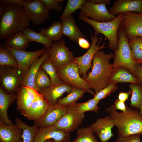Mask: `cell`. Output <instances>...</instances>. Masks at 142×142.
<instances>
[{
  "mask_svg": "<svg viewBox=\"0 0 142 142\" xmlns=\"http://www.w3.org/2000/svg\"><path fill=\"white\" fill-rule=\"evenodd\" d=\"M129 87L132 92L130 105L139 110L142 104V85L139 84L131 83Z\"/></svg>",
  "mask_w": 142,
  "mask_h": 142,
  "instance_id": "cell-35",
  "label": "cell"
},
{
  "mask_svg": "<svg viewBox=\"0 0 142 142\" xmlns=\"http://www.w3.org/2000/svg\"><path fill=\"white\" fill-rule=\"evenodd\" d=\"M23 130L16 124L8 125L0 123V142H22Z\"/></svg>",
  "mask_w": 142,
  "mask_h": 142,
  "instance_id": "cell-22",
  "label": "cell"
},
{
  "mask_svg": "<svg viewBox=\"0 0 142 142\" xmlns=\"http://www.w3.org/2000/svg\"><path fill=\"white\" fill-rule=\"evenodd\" d=\"M49 55L48 50L39 58H38L31 65L26 73L23 75V79L21 85L33 88L38 92L35 84V78L37 73L44 61Z\"/></svg>",
  "mask_w": 142,
  "mask_h": 142,
  "instance_id": "cell-23",
  "label": "cell"
},
{
  "mask_svg": "<svg viewBox=\"0 0 142 142\" xmlns=\"http://www.w3.org/2000/svg\"><path fill=\"white\" fill-rule=\"evenodd\" d=\"M119 82L139 84L135 76L128 69L123 67H119L114 69L109 84Z\"/></svg>",
  "mask_w": 142,
  "mask_h": 142,
  "instance_id": "cell-26",
  "label": "cell"
},
{
  "mask_svg": "<svg viewBox=\"0 0 142 142\" xmlns=\"http://www.w3.org/2000/svg\"><path fill=\"white\" fill-rule=\"evenodd\" d=\"M139 110L140 111L139 113L142 116V104L140 107Z\"/></svg>",
  "mask_w": 142,
  "mask_h": 142,
  "instance_id": "cell-51",
  "label": "cell"
},
{
  "mask_svg": "<svg viewBox=\"0 0 142 142\" xmlns=\"http://www.w3.org/2000/svg\"><path fill=\"white\" fill-rule=\"evenodd\" d=\"M128 39L142 36V15L133 12L124 13L120 24Z\"/></svg>",
  "mask_w": 142,
  "mask_h": 142,
  "instance_id": "cell-14",
  "label": "cell"
},
{
  "mask_svg": "<svg viewBox=\"0 0 142 142\" xmlns=\"http://www.w3.org/2000/svg\"><path fill=\"white\" fill-rule=\"evenodd\" d=\"M118 36L119 44L118 48L114 53V61L112 64L113 68L114 69L119 67H124L134 76L136 65L138 63L133 58L129 43V39L125 35L120 25L118 29Z\"/></svg>",
  "mask_w": 142,
  "mask_h": 142,
  "instance_id": "cell-5",
  "label": "cell"
},
{
  "mask_svg": "<svg viewBox=\"0 0 142 142\" xmlns=\"http://www.w3.org/2000/svg\"><path fill=\"white\" fill-rule=\"evenodd\" d=\"M134 76L137 79L139 84L142 85V65L138 63L136 65V69Z\"/></svg>",
  "mask_w": 142,
  "mask_h": 142,
  "instance_id": "cell-45",
  "label": "cell"
},
{
  "mask_svg": "<svg viewBox=\"0 0 142 142\" xmlns=\"http://www.w3.org/2000/svg\"><path fill=\"white\" fill-rule=\"evenodd\" d=\"M23 7L25 12L34 25L42 24L49 17V11L40 0H26Z\"/></svg>",
  "mask_w": 142,
  "mask_h": 142,
  "instance_id": "cell-13",
  "label": "cell"
},
{
  "mask_svg": "<svg viewBox=\"0 0 142 142\" xmlns=\"http://www.w3.org/2000/svg\"><path fill=\"white\" fill-rule=\"evenodd\" d=\"M93 3L97 4H105L106 6H108L110 4L111 0H90Z\"/></svg>",
  "mask_w": 142,
  "mask_h": 142,
  "instance_id": "cell-48",
  "label": "cell"
},
{
  "mask_svg": "<svg viewBox=\"0 0 142 142\" xmlns=\"http://www.w3.org/2000/svg\"><path fill=\"white\" fill-rule=\"evenodd\" d=\"M23 32L29 42H35L42 44L48 50L51 47L52 41L43 34L39 32L37 33L29 28H27Z\"/></svg>",
  "mask_w": 142,
  "mask_h": 142,
  "instance_id": "cell-29",
  "label": "cell"
},
{
  "mask_svg": "<svg viewBox=\"0 0 142 142\" xmlns=\"http://www.w3.org/2000/svg\"><path fill=\"white\" fill-rule=\"evenodd\" d=\"M15 123L23 130L22 142H33L34 136L38 129V126L35 125L32 126H29L18 117L15 118Z\"/></svg>",
  "mask_w": 142,
  "mask_h": 142,
  "instance_id": "cell-30",
  "label": "cell"
},
{
  "mask_svg": "<svg viewBox=\"0 0 142 142\" xmlns=\"http://www.w3.org/2000/svg\"><path fill=\"white\" fill-rule=\"evenodd\" d=\"M103 38L102 36L98 38L97 36H93L92 32L90 35L91 44L90 47L83 55L75 57V62L79 68L80 75L84 80L87 77L88 71L92 68V61L94 54L100 49L108 47L106 46L108 44L105 43V40L100 45L103 41Z\"/></svg>",
  "mask_w": 142,
  "mask_h": 142,
  "instance_id": "cell-7",
  "label": "cell"
},
{
  "mask_svg": "<svg viewBox=\"0 0 142 142\" xmlns=\"http://www.w3.org/2000/svg\"><path fill=\"white\" fill-rule=\"evenodd\" d=\"M67 106H63L58 103L50 105L45 113L39 119L34 121V125L38 128L53 125L64 115Z\"/></svg>",
  "mask_w": 142,
  "mask_h": 142,
  "instance_id": "cell-16",
  "label": "cell"
},
{
  "mask_svg": "<svg viewBox=\"0 0 142 142\" xmlns=\"http://www.w3.org/2000/svg\"><path fill=\"white\" fill-rule=\"evenodd\" d=\"M6 46L15 58L17 65V69L23 75L27 72L31 64L48 50L44 47L36 51H27L17 50Z\"/></svg>",
  "mask_w": 142,
  "mask_h": 142,
  "instance_id": "cell-12",
  "label": "cell"
},
{
  "mask_svg": "<svg viewBox=\"0 0 142 142\" xmlns=\"http://www.w3.org/2000/svg\"><path fill=\"white\" fill-rule=\"evenodd\" d=\"M0 18L1 40L6 39L17 33L23 31L29 28L31 22L23 7L22 6H6Z\"/></svg>",
  "mask_w": 142,
  "mask_h": 142,
  "instance_id": "cell-3",
  "label": "cell"
},
{
  "mask_svg": "<svg viewBox=\"0 0 142 142\" xmlns=\"http://www.w3.org/2000/svg\"><path fill=\"white\" fill-rule=\"evenodd\" d=\"M131 93V90L126 92H123L121 91L119 93L118 99L121 102H125L128 100L129 96Z\"/></svg>",
  "mask_w": 142,
  "mask_h": 142,
  "instance_id": "cell-46",
  "label": "cell"
},
{
  "mask_svg": "<svg viewBox=\"0 0 142 142\" xmlns=\"http://www.w3.org/2000/svg\"><path fill=\"white\" fill-rule=\"evenodd\" d=\"M99 102L93 98L84 102L75 103L74 104L77 111L80 113L88 111L97 113L99 109L98 104Z\"/></svg>",
  "mask_w": 142,
  "mask_h": 142,
  "instance_id": "cell-38",
  "label": "cell"
},
{
  "mask_svg": "<svg viewBox=\"0 0 142 142\" xmlns=\"http://www.w3.org/2000/svg\"><path fill=\"white\" fill-rule=\"evenodd\" d=\"M49 105L42 95L33 102L26 118L34 121L38 120L45 113Z\"/></svg>",
  "mask_w": 142,
  "mask_h": 142,
  "instance_id": "cell-25",
  "label": "cell"
},
{
  "mask_svg": "<svg viewBox=\"0 0 142 142\" xmlns=\"http://www.w3.org/2000/svg\"><path fill=\"white\" fill-rule=\"evenodd\" d=\"M80 9L79 16L90 17L98 22H109L116 17L109 13L105 4H95L90 0H86Z\"/></svg>",
  "mask_w": 142,
  "mask_h": 142,
  "instance_id": "cell-11",
  "label": "cell"
},
{
  "mask_svg": "<svg viewBox=\"0 0 142 142\" xmlns=\"http://www.w3.org/2000/svg\"><path fill=\"white\" fill-rule=\"evenodd\" d=\"M16 98V93H8L0 87V123L8 125L13 124L8 116V110Z\"/></svg>",
  "mask_w": 142,
  "mask_h": 142,
  "instance_id": "cell-24",
  "label": "cell"
},
{
  "mask_svg": "<svg viewBox=\"0 0 142 142\" xmlns=\"http://www.w3.org/2000/svg\"><path fill=\"white\" fill-rule=\"evenodd\" d=\"M48 50L49 56L57 68L67 65L75 61L73 53L66 45L65 41L63 39L52 43Z\"/></svg>",
  "mask_w": 142,
  "mask_h": 142,
  "instance_id": "cell-9",
  "label": "cell"
},
{
  "mask_svg": "<svg viewBox=\"0 0 142 142\" xmlns=\"http://www.w3.org/2000/svg\"><path fill=\"white\" fill-rule=\"evenodd\" d=\"M84 118V114L77 111L73 104L67 106L65 114L54 125L59 129L70 133L78 128Z\"/></svg>",
  "mask_w": 142,
  "mask_h": 142,
  "instance_id": "cell-10",
  "label": "cell"
},
{
  "mask_svg": "<svg viewBox=\"0 0 142 142\" xmlns=\"http://www.w3.org/2000/svg\"><path fill=\"white\" fill-rule=\"evenodd\" d=\"M34 81L35 85L39 92L41 89L47 88L52 84L50 77L41 66L37 73Z\"/></svg>",
  "mask_w": 142,
  "mask_h": 142,
  "instance_id": "cell-36",
  "label": "cell"
},
{
  "mask_svg": "<svg viewBox=\"0 0 142 142\" xmlns=\"http://www.w3.org/2000/svg\"><path fill=\"white\" fill-rule=\"evenodd\" d=\"M57 0L58 2L60 4L61 3L64 1V0Z\"/></svg>",
  "mask_w": 142,
  "mask_h": 142,
  "instance_id": "cell-52",
  "label": "cell"
},
{
  "mask_svg": "<svg viewBox=\"0 0 142 142\" xmlns=\"http://www.w3.org/2000/svg\"><path fill=\"white\" fill-rule=\"evenodd\" d=\"M116 84L117 83H110L106 87L95 93L93 98L99 101L101 100L106 97L111 93L118 89Z\"/></svg>",
  "mask_w": 142,
  "mask_h": 142,
  "instance_id": "cell-40",
  "label": "cell"
},
{
  "mask_svg": "<svg viewBox=\"0 0 142 142\" xmlns=\"http://www.w3.org/2000/svg\"><path fill=\"white\" fill-rule=\"evenodd\" d=\"M70 133L57 129L54 125L38 128L33 139V142H44L52 139L57 142H68L70 141Z\"/></svg>",
  "mask_w": 142,
  "mask_h": 142,
  "instance_id": "cell-17",
  "label": "cell"
},
{
  "mask_svg": "<svg viewBox=\"0 0 142 142\" xmlns=\"http://www.w3.org/2000/svg\"><path fill=\"white\" fill-rule=\"evenodd\" d=\"M61 21L62 34L66 36L70 40L78 43L79 38H86L85 36L77 26L72 15L65 18Z\"/></svg>",
  "mask_w": 142,
  "mask_h": 142,
  "instance_id": "cell-21",
  "label": "cell"
},
{
  "mask_svg": "<svg viewBox=\"0 0 142 142\" xmlns=\"http://www.w3.org/2000/svg\"><path fill=\"white\" fill-rule=\"evenodd\" d=\"M108 11L115 16L120 13L130 12L140 14L142 12V0H116Z\"/></svg>",
  "mask_w": 142,
  "mask_h": 142,
  "instance_id": "cell-20",
  "label": "cell"
},
{
  "mask_svg": "<svg viewBox=\"0 0 142 142\" xmlns=\"http://www.w3.org/2000/svg\"><path fill=\"white\" fill-rule=\"evenodd\" d=\"M73 87L62 82L58 84H52L49 87L41 89L39 93L49 105L57 103L58 99L64 93H69Z\"/></svg>",
  "mask_w": 142,
  "mask_h": 142,
  "instance_id": "cell-19",
  "label": "cell"
},
{
  "mask_svg": "<svg viewBox=\"0 0 142 142\" xmlns=\"http://www.w3.org/2000/svg\"><path fill=\"white\" fill-rule=\"evenodd\" d=\"M78 44L80 47L85 49H89L91 45L86 38H83L79 39Z\"/></svg>",
  "mask_w": 142,
  "mask_h": 142,
  "instance_id": "cell-47",
  "label": "cell"
},
{
  "mask_svg": "<svg viewBox=\"0 0 142 142\" xmlns=\"http://www.w3.org/2000/svg\"><path fill=\"white\" fill-rule=\"evenodd\" d=\"M86 92L84 90L73 87L69 94L63 98H59L57 103L66 106L73 104L82 98Z\"/></svg>",
  "mask_w": 142,
  "mask_h": 142,
  "instance_id": "cell-31",
  "label": "cell"
},
{
  "mask_svg": "<svg viewBox=\"0 0 142 142\" xmlns=\"http://www.w3.org/2000/svg\"><path fill=\"white\" fill-rule=\"evenodd\" d=\"M46 8L49 11L55 10L60 11L63 9V6L57 0H40Z\"/></svg>",
  "mask_w": 142,
  "mask_h": 142,
  "instance_id": "cell-41",
  "label": "cell"
},
{
  "mask_svg": "<svg viewBox=\"0 0 142 142\" xmlns=\"http://www.w3.org/2000/svg\"><path fill=\"white\" fill-rule=\"evenodd\" d=\"M57 68L58 75L62 82L73 87L84 90L92 95L95 94L94 91L91 90L86 82L80 77L78 66L75 61Z\"/></svg>",
  "mask_w": 142,
  "mask_h": 142,
  "instance_id": "cell-6",
  "label": "cell"
},
{
  "mask_svg": "<svg viewBox=\"0 0 142 142\" xmlns=\"http://www.w3.org/2000/svg\"><path fill=\"white\" fill-rule=\"evenodd\" d=\"M141 135L136 134L126 137L118 136L115 142H141L140 140Z\"/></svg>",
  "mask_w": 142,
  "mask_h": 142,
  "instance_id": "cell-42",
  "label": "cell"
},
{
  "mask_svg": "<svg viewBox=\"0 0 142 142\" xmlns=\"http://www.w3.org/2000/svg\"><path fill=\"white\" fill-rule=\"evenodd\" d=\"M29 42L23 32L14 34L6 38L4 43L6 46L17 50H25Z\"/></svg>",
  "mask_w": 142,
  "mask_h": 142,
  "instance_id": "cell-27",
  "label": "cell"
},
{
  "mask_svg": "<svg viewBox=\"0 0 142 142\" xmlns=\"http://www.w3.org/2000/svg\"><path fill=\"white\" fill-rule=\"evenodd\" d=\"M105 110L117 127L118 136L126 137L142 134V116L137 109L134 110L127 106L126 112H119L113 105Z\"/></svg>",
  "mask_w": 142,
  "mask_h": 142,
  "instance_id": "cell-2",
  "label": "cell"
},
{
  "mask_svg": "<svg viewBox=\"0 0 142 142\" xmlns=\"http://www.w3.org/2000/svg\"><path fill=\"white\" fill-rule=\"evenodd\" d=\"M86 0H68L65 9L60 17V20L72 15L77 10L80 9Z\"/></svg>",
  "mask_w": 142,
  "mask_h": 142,
  "instance_id": "cell-39",
  "label": "cell"
},
{
  "mask_svg": "<svg viewBox=\"0 0 142 142\" xmlns=\"http://www.w3.org/2000/svg\"><path fill=\"white\" fill-rule=\"evenodd\" d=\"M44 142H57L55 141V140H54L53 139H48L46 140Z\"/></svg>",
  "mask_w": 142,
  "mask_h": 142,
  "instance_id": "cell-50",
  "label": "cell"
},
{
  "mask_svg": "<svg viewBox=\"0 0 142 142\" xmlns=\"http://www.w3.org/2000/svg\"><path fill=\"white\" fill-rule=\"evenodd\" d=\"M133 58L138 63L142 64V36H137L128 40Z\"/></svg>",
  "mask_w": 142,
  "mask_h": 142,
  "instance_id": "cell-33",
  "label": "cell"
},
{
  "mask_svg": "<svg viewBox=\"0 0 142 142\" xmlns=\"http://www.w3.org/2000/svg\"><path fill=\"white\" fill-rule=\"evenodd\" d=\"M68 142H72L70 141H68Z\"/></svg>",
  "mask_w": 142,
  "mask_h": 142,
  "instance_id": "cell-53",
  "label": "cell"
},
{
  "mask_svg": "<svg viewBox=\"0 0 142 142\" xmlns=\"http://www.w3.org/2000/svg\"><path fill=\"white\" fill-rule=\"evenodd\" d=\"M141 65H142V64H141Z\"/></svg>",
  "mask_w": 142,
  "mask_h": 142,
  "instance_id": "cell-55",
  "label": "cell"
},
{
  "mask_svg": "<svg viewBox=\"0 0 142 142\" xmlns=\"http://www.w3.org/2000/svg\"><path fill=\"white\" fill-rule=\"evenodd\" d=\"M41 66L50 77L52 84H56L62 82L58 75L57 67L53 64L49 56Z\"/></svg>",
  "mask_w": 142,
  "mask_h": 142,
  "instance_id": "cell-37",
  "label": "cell"
},
{
  "mask_svg": "<svg viewBox=\"0 0 142 142\" xmlns=\"http://www.w3.org/2000/svg\"><path fill=\"white\" fill-rule=\"evenodd\" d=\"M114 124L109 116L97 119L90 126L101 142H107L113 136L112 129Z\"/></svg>",
  "mask_w": 142,
  "mask_h": 142,
  "instance_id": "cell-18",
  "label": "cell"
},
{
  "mask_svg": "<svg viewBox=\"0 0 142 142\" xmlns=\"http://www.w3.org/2000/svg\"><path fill=\"white\" fill-rule=\"evenodd\" d=\"M7 66L17 68V62L12 53L5 44H0V67Z\"/></svg>",
  "mask_w": 142,
  "mask_h": 142,
  "instance_id": "cell-32",
  "label": "cell"
},
{
  "mask_svg": "<svg viewBox=\"0 0 142 142\" xmlns=\"http://www.w3.org/2000/svg\"><path fill=\"white\" fill-rule=\"evenodd\" d=\"M90 126L79 129L76 138L72 142H101L95 138Z\"/></svg>",
  "mask_w": 142,
  "mask_h": 142,
  "instance_id": "cell-34",
  "label": "cell"
},
{
  "mask_svg": "<svg viewBox=\"0 0 142 142\" xmlns=\"http://www.w3.org/2000/svg\"><path fill=\"white\" fill-rule=\"evenodd\" d=\"M114 105L116 110H120L122 112H126L127 110V106L125 105V102L116 99L114 102Z\"/></svg>",
  "mask_w": 142,
  "mask_h": 142,
  "instance_id": "cell-44",
  "label": "cell"
},
{
  "mask_svg": "<svg viewBox=\"0 0 142 142\" xmlns=\"http://www.w3.org/2000/svg\"><path fill=\"white\" fill-rule=\"evenodd\" d=\"M23 79V75L17 68L7 66L0 67V87L7 93H16Z\"/></svg>",
  "mask_w": 142,
  "mask_h": 142,
  "instance_id": "cell-8",
  "label": "cell"
},
{
  "mask_svg": "<svg viewBox=\"0 0 142 142\" xmlns=\"http://www.w3.org/2000/svg\"><path fill=\"white\" fill-rule=\"evenodd\" d=\"M124 15L120 13L113 20L108 22H100L94 21L86 17L79 16V19L91 26L94 30V36L99 34L104 35L108 39V47L114 53L117 50L119 44L118 32L121 22Z\"/></svg>",
  "mask_w": 142,
  "mask_h": 142,
  "instance_id": "cell-4",
  "label": "cell"
},
{
  "mask_svg": "<svg viewBox=\"0 0 142 142\" xmlns=\"http://www.w3.org/2000/svg\"><path fill=\"white\" fill-rule=\"evenodd\" d=\"M140 14H141V15H142V13H141Z\"/></svg>",
  "mask_w": 142,
  "mask_h": 142,
  "instance_id": "cell-54",
  "label": "cell"
},
{
  "mask_svg": "<svg viewBox=\"0 0 142 142\" xmlns=\"http://www.w3.org/2000/svg\"><path fill=\"white\" fill-rule=\"evenodd\" d=\"M6 7V5L0 1V17L4 12Z\"/></svg>",
  "mask_w": 142,
  "mask_h": 142,
  "instance_id": "cell-49",
  "label": "cell"
},
{
  "mask_svg": "<svg viewBox=\"0 0 142 142\" xmlns=\"http://www.w3.org/2000/svg\"><path fill=\"white\" fill-rule=\"evenodd\" d=\"M6 6L11 7H23L25 1L23 0H1Z\"/></svg>",
  "mask_w": 142,
  "mask_h": 142,
  "instance_id": "cell-43",
  "label": "cell"
},
{
  "mask_svg": "<svg viewBox=\"0 0 142 142\" xmlns=\"http://www.w3.org/2000/svg\"><path fill=\"white\" fill-rule=\"evenodd\" d=\"M114 55L111 53L106 54L98 50L94 54L92 59L91 71L87 74L85 79L90 89L97 93L107 87L114 69L110 60L114 58Z\"/></svg>",
  "mask_w": 142,
  "mask_h": 142,
  "instance_id": "cell-1",
  "label": "cell"
},
{
  "mask_svg": "<svg viewBox=\"0 0 142 142\" xmlns=\"http://www.w3.org/2000/svg\"><path fill=\"white\" fill-rule=\"evenodd\" d=\"M17 109L26 117L33 102L42 96L36 89L21 85L16 92Z\"/></svg>",
  "mask_w": 142,
  "mask_h": 142,
  "instance_id": "cell-15",
  "label": "cell"
},
{
  "mask_svg": "<svg viewBox=\"0 0 142 142\" xmlns=\"http://www.w3.org/2000/svg\"><path fill=\"white\" fill-rule=\"evenodd\" d=\"M39 33L43 34L52 41H59L62 39L63 35L61 23L57 21L54 22L47 28L41 29Z\"/></svg>",
  "mask_w": 142,
  "mask_h": 142,
  "instance_id": "cell-28",
  "label": "cell"
}]
</instances>
